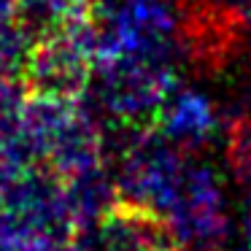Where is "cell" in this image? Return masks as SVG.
<instances>
[{"label":"cell","mask_w":251,"mask_h":251,"mask_svg":"<svg viewBox=\"0 0 251 251\" xmlns=\"http://www.w3.org/2000/svg\"><path fill=\"white\" fill-rule=\"evenodd\" d=\"M176 87L173 65L146 57H105L92 65L84 108L108 125L146 127L157 122L165 98Z\"/></svg>","instance_id":"obj_1"},{"label":"cell","mask_w":251,"mask_h":251,"mask_svg":"<svg viewBox=\"0 0 251 251\" xmlns=\"http://www.w3.org/2000/svg\"><path fill=\"white\" fill-rule=\"evenodd\" d=\"M159 222L165 224L176 249L184 251H213L224 243L229 232L227 197L222 181L211 165L200 162L192 154L186 162L176 195Z\"/></svg>","instance_id":"obj_2"},{"label":"cell","mask_w":251,"mask_h":251,"mask_svg":"<svg viewBox=\"0 0 251 251\" xmlns=\"http://www.w3.org/2000/svg\"><path fill=\"white\" fill-rule=\"evenodd\" d=\"M157 132L176 149L197 154L216 138L219 114L202 92L192 87H173L157 114Z\"/></svg>","instance_id":"obj_3"},{"label":"cell","mask_w":251,"mask_h":251,"mask_svg":"<svg viewBox=\"0 0 251 251\" xmlns=\"http://www.w3.org/2000/svg\"><path fill=\"white\" fill-rule=\"evenodd\" d=\"M35 41L14 19L0 22V76L22 78Z\"/></svg>","instance_id":"obj_4"},{"label":"cell","mask_w":251,"mask_h":251,"mask_svg":"<svg viewBox=\"0 0 251 251\" xmlns=\"http://www.w3.org/2000/svg\"><path fill=\"white\" fill-rule=\"evenodd\" d=\"M227 157H229V165H232L240 186L246 189V197H251V114L240 116L229 127Z\"/></svg>","instance_id":"obj_5"},{"label":"cell","mask_w":251,"mask_h":251,"mask_svg":"<svg viewBox=\"0 0 251 251\" xmlns=\"http://www.w3.org/2000/svg\"><path fill=\"white\" fill-rule=\"evenodd\" d=\"M27 98H30V92L22 78L0 76V135H6L17 125Z\"/></svg>","instance_id":"obj_6"},{"label":"cell","mask_w":251,"mask_h":251,"mask_svg":"<svg viewBox=\"0 0 251 251\" xmlns=\"http://www.w3.org/2000/svg\"><path fill=\"white\" fill-rule=\"evenodd\" d=\"M14 173H17V170H14L6 159L0 157V200H3V195H6V189H8V184H11Z\"/></svg>","instance_id":"obj_7"},{"label":"cell","mask_w":251,"mask_h":251,"mask_svg":"<svg viewBox=\"0 0 251 251\" xmlns=\"http://www.w3.org/2000/svg\"><path fill=\"white\" fill-rule=\"evenodd\" d=\"M14 11H17V0H0V22L14 19Z\"/></svg>","instance_id":"obj_8"},{"label":"cell","mask_w":251,"mask_h":251,"mask_svg":"<svg viewBox=\"0 0 251 251\" xmlns=\"http://www.w3.org/2000/svg\"><path fill=\"white\" fill-rule=\"evenodd\" d=\"M0 251H11V249H3V246H0Z\"/></svg>","instance_id":"obj_9"},{"label":"cell","mask_w":251,"mask_h":251,"mask_svg":"<svg viewBox=\"0 0 251 251\" xmlns=\"http://www.w3.org/2000/svg\"><path fill=\"white\" fill-rule=\"evenodd\" d=\"M213 251H219V249H213Z\"/></svg>","instance_id":"obj_10"}]
</instances>
